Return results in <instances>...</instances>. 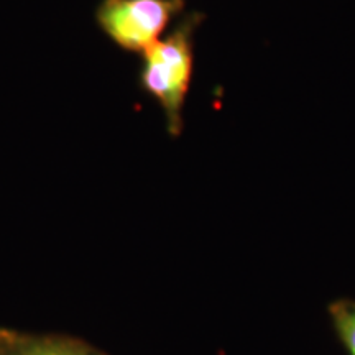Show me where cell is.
<instances>
[{
    "mask_svg": "<svg viewBox=\"0 0 355 355\" xmlns=\"http://www.w3.org/2000/svg\"><path fill=\"white\" fill-rule=\"evenodd\" d=\"M17 355H84V354L73 349L61 347V345L40 344V345H32V347L21 350V352Z\"/></svg>",
    "mask_w": 355,
    "mask_h": 355,
    "instance_id": "4",
    "label": "cell"
},
{
    "mask_svg": "<svg viewBox=\"0 0 355 355\" xmlns=\"http://www.w3.org/2000/svg\"><path fill=\"white\" fill-rule=\"evenodd\" d=\"M329 313L334 329L345 349L349 350L350 355H355V301H336L329 308Z\"/></svg>",
    "mask_w": 355,
    "mask_h": 355,
    "instance_id": "3",
    "label": "cell"
},
{
    "mask_svg": "<svg viewBox=\"0 0 355 355\" xmlns=\"http://www.w3.org/2000/svg\"><path fill=\"white\" fill-rule=\"evenodd\" d=\"M183 10L184 0H102L96 20L119 48L144 55Z\"/></svg>",
    "mask_w": 355,
    "mask_h": 355,
    "instance_id": "2",
    "label": "cell"
},
{
    "mask_svg": "<svg viewBox=\"0 0 355 355\" xmlns=\"http://www.w3.org/2000/svg\"><path fill=\"white\" fill-rule=\"evenodd\" d=\"M202 17L189 13L141 55L140 86L165 114L168 132L183 130V110L194 69V33Z\"/></svg>",
    "mask_w": 355,
    "mask_h": 355,
    "instance_id": "1",
    "label": "cell"
}]
</instances>
